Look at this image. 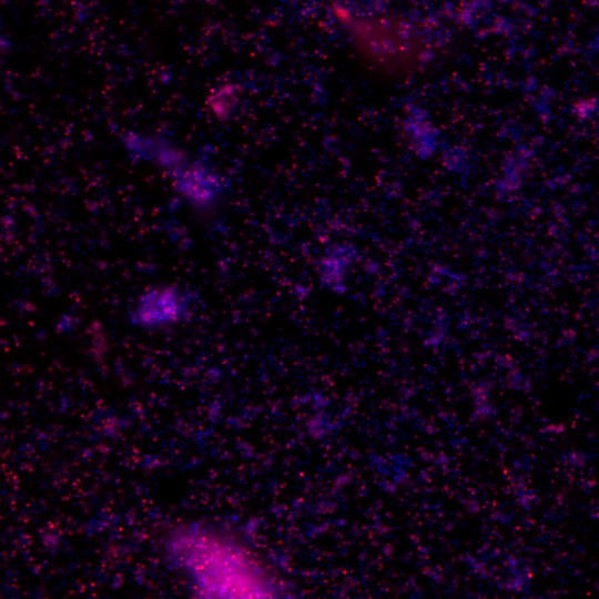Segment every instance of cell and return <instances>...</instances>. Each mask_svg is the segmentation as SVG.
<instances>
[{
    "label": "cell",
    "instance_id": "6da1fadb",
    "mask_svg": "<svg viewBox=\"0 0 599 599\" xmlns=\"http://www.w3.org/2000/svg\"><path fill=\"white\" fill-rule=\"evenodd\" d=\"M171 558L191 578L200 597H273L278 586L253 554L234 539L189 526L167 542Z\"/></svg>",
    "mask_w": 599,
    "mask_h": 599
},
{
    "label": "cell",
    "instance_id": "7a4b0ae2",
    "mask_svg": "<svg viewBox=\"0 0 599 599\" xmlns=\"http://www.w3.org/2000/svg\"><path fill=\"white\" fill-rule=\"evenodd\" d=\"M335 16L359 53L389 74H408L426 67L435 55L430 38L414 23L392 16H358L344 8Z\"/></svg>",
    "mask_w": 599,
    "mask_h": 599
},
{
    "label": "cell",
    "instance_id": "3957f363",
    "mask_svg": "<svg viewBox=\"0 0 599 599\" xmlns=\"http://www.w3.org/2000/svg\"><path fill=\"white\" fill-rule=\"evenodd\" d=\"M190 301L173 284H160L139 295L129 312L130 323L145 329L164 328L181 323L187 315Z\"/></svg>",
    "mask_w": 599,
    "mask_h": 599
},
{
    "label": "cell",
    "instance_id": "277c9868",
    "mask_svg": "<svg viewBox=\"0 0 599 599\" xmlns=\"http://www.w3.org/2000/svg\"><path fill=\"white\" fill-rule=\"evenodd\" d=\"M170 176L175 192L196 207H209L221 192L217 175L201 162L186 160Z\"/></svg>",
    "mask_w": 599,
    "mask_h": 599
},
{
    "label": "cell",
    "instance_id": "5b68a950",
    "mask_svg": "<svg viewBox=\"0 0 599 599\" xmlns=\"http://www.w3.org/2000/svg\"><path fill=\"white\" fill-rule=\"evenodd\" d=\"M123 143L130 155L150 162L169 174L187 160L179 146L163 138L129 133L123 138Z\"/></svg>",
    "mask_w": 599,
    "mask_h": 599
}]
</instances>
